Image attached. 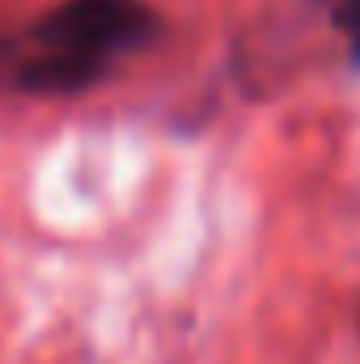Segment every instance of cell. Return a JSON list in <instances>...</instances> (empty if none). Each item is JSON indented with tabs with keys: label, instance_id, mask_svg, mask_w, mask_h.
Here are the masks:
<instances>
[{
	"label": "cell",
	"instance_id": "1",
	"mask_svg": "<svg viewBox=\"0 0 360 364\" xmlns=\"http://www.w3.org/2000/svg\"><path fill=\"white\" fill-rule=\"evenodd\" d=\"M162 34L144 0H64L26 38L17 85L34 93H73L102 81L119 55Z\"/></svg>",
	"mask_w": 360,
	"mask_h": 364
},
{
	"label": "cell",
	"instance_id": "2",
	"mask_svg": "<svg viewBox=\"0 0 360 364\" xmlns=\"http://www.w3.org/2000/svg\"><path fill=\"white\" fill-rule=\"evenodd\" d=\"M339 26L348 30L352 55H356V64H360V0H339Z\"/></svg>",
	"mask_w": 360,
	"mask_h": 364
}]
</instances>
